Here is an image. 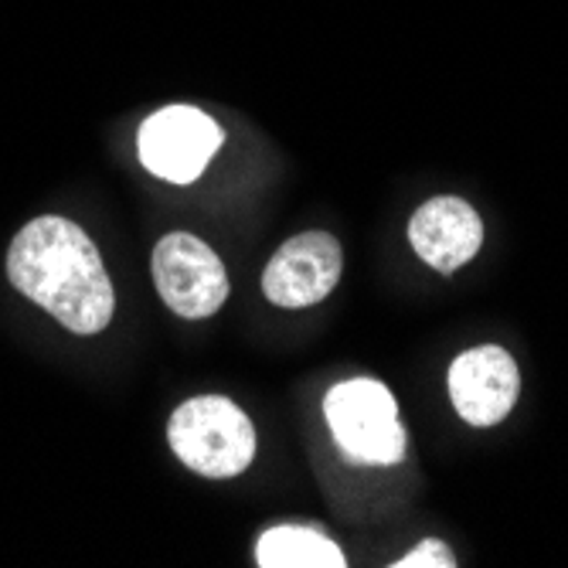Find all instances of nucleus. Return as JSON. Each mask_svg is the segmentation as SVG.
<instances>
[{
	"label": "nucleus",
	"mask_w": 568,
	"mask_h": 568,
	"mask_svg": "<svg viewBox=\"0 0 568 568\" xmlns=\"http://www.w3.org/2000/svg\"><path fill=\"white\" fill-rule=\"evenodd\" d=\"M324 416L347 463L395 467L405 459V429L398 423L395 395L375 378H351L327 392Z\"/></svg>",
	"instance_id": "3"
},
{
	"label": "nucleus",
	"mask_w": 568,
	"mask_h": 568,
	"mask_svg": "<svg viewBox=\"0 0 568 568\" xmlns=\"http://www.w3.org/2000/svg\"><path fill=\"white\" fill-rule=\"evenodd\" d=\"M263 568H344V551L321 531L310 528H270L255 545Z\"/></svg>",
	"instance_id": "9"
},
{
	"label": "nucleus",
	"mask_w": 568,
	"mask_h": 568,
	"mask_svg": "<svg viewBox=\"0 0 568 568\" xmlns=\"http://www.w3.org/2000/svg\"><path fill=\"white\" fill-rule=\"evenodd\" d=\"M408 242L436 273L449 276L484 245V222L463 197H433L408 222Z\"/></svg>",
	"instance_id": "8"
},
{
	"label": "nucleus",
	"mask_w": 568,
	"mask_h": 568,
	"mask_svg": "<svg viewBox=\"0 0 568 568\" xmlns=\"http://www.w3.org/2000/svg\"><path fill=\"white\" fill-rule=\"evenodd\" d=\"M225 143L222 126L194 106H168L153 113L136 136L140 164L171 184H191L212 164Z\"/></svg>",
	"instance_id": "5"
},
{
	"label": "nucleus",
	"mask_w": 568,
	"mask_h": 568,
	"mask_svg": "<svg viewBox=\"0 0 568 568\" xmlns=\"http://www.w3.org/2000/svg\"><path fill=\"white\" fill-rule=\"evenodd\" d=\"M518 395L521 372L514 365V357L497 344L463 351L449 365V398L456 416L467 426H497L510 416Z\"/></svg>",
	"instance_id": "7"
},
{
	"label": "nucleus",
	"mask_w": 568,
	"mask_h": 568,
	"mask_svg": "<svg viewBox=\"0 0 568 568\" xmlns=\"http://www.w3.org/2000/svg\"><path fill=\"white\" fill-rule=\"evenodd\" d=\"M392 565L395 568H453L456 565V555L439 538H426L419 548H412L408 555H402Z\"/></svg>",
	"instance_id": "10"
},
{
	"label": "nucleus",
	"mask_w": 568,
	"mask_h": 568,
	"mask_svg": "<svg viewBox=\"0 0 568 568\" xmlns=\"http://www.w3.org/2000/svg\"><path fill=\"white\" fill-rule=\"evenodd\" d=\"M153 286L178 317H212L229 300V273L219 252L191 232H171L153 245Z\"/></svg>",
	"instance_id": "4"
},
{
	"label": "nucleus",
	"mask_w": 568,
	"mask_h": 568,
	"mask_svg": "<svg viewBox=\"0 0 568 568\" xmlns=\"http://www.w3.org/2000/svg\"><path fill=\"white\" fill-rule=\"evenodd\" d=\"M344 252L327 232H303L283 242L263 273V293L270 303L300 310L327 300L341 280Z\"/></svg>",
	"instance_id": "6"
},
{
	"label": "nucleus",
	"mask_w": 568,
	"mask_h": 568,
	"mask_svg": "<svg viewBox=\"0 0 568 568\" xmlns=\"http://www.w3.org/2000/svg\"><path fill=\"white\" fill-rule=\"evenodd\" d=\"M168 443L187 470L212 480L245 474L255 456L248 416L222 395H201L178 405L168 423Z\"/></svg>",
	"instance_id": "2"
},
{
	"label": "nucleus",
	"mask_w": 568,
	"mask_h": 568,
	"mask_svg": "<svg viewBox=\"0 0 568 568\" xmlns=\"http://www.w3.org/2000/svg\"><path fill=\"white\" fill-rule=\"evenodd\" d=\"M8 276L14 290L72 334L106 331L116 314V293L95 242L62 215L28 222L8 248Z\"/></svg>",
	"instance_id": "1"
}]
</instances>
